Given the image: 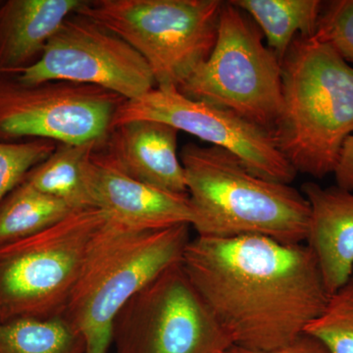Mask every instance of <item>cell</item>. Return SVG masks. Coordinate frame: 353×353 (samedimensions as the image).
<instances>
[{"instance_id": "obj_14", "label": "cell", "mask_w": 353, "mask_h": 353, "mask_svg": "<svg viewBox=\"0 0 353 353\" xmlns=\"http://www.w3.org/2000/svg\"><path fill=\"white\" fill-rule=\"evenodd\" d=\"M301 192L311 210L306 245L331 296L347 284L353 271V192L313 182L304 183Z\"/></svg>"}, {"instance_id": "obj_25", "label": "cell", "mask_w": 353, "mask_h": 353, "mask_svg": "<svg viewBox=\"0 0 353 353\" xmlns=\"http://www.w3.org/2000/svg\"><path fill=\"white\" fill-rule=\"evenodd\" d=\"M345 287L353 294V271L352 275H350V280H348L347 284L345 285Z\"/></svg>"}, {"instance_id": "obj_3", "label": "cell", "mask_w": 353, "mask_h": 353, "mask_svg": "<svg viewBox=\"0 0 353 353\" xmlns=\"http://www.w3.org/2000/svg\"><path fill=\"white\" fill-rule=\"evenodd\" d=\"M283 106L273 134L297 173L333 174L353 134V66L314 37L294 39L282 62Z\"/></svg>"}, {"instance_id": "obj_17", "label": "cell", "mask_w": 353, "mask_h": 353, "mask_svg": "<svg viewBox=\"0 0 353 353\" xmlns=\"http://www.w3.org/2000/svg\"><path fill=\"white\" fill-rule=\"evenodd\" d=\"M101 143H58L54 152L32 169L24 180L44 194L65 202L74 211L95 208L88 192L85 165Z\"/></svg>"}, {"instance_id": "obj_8", "label": "cell", "mask_w": 353, "mask_h": 353, "mask_svg": "<svg viewBox=\"0 0 353 353\" xmlns=\"http://www.w3.org/2000/svg\"><path fill=\"white\" fill-rule=\"evenodd\" d=\"M112 343L117 353H222L233 347L182 261L160 273L120 309Z\"/></svg>"}, {"instance_id": "obj_10", "label": "cell", "mask_w": 353, "mask_h": 353, "mask_svg": "<svg viewBox=\"0 0 353 353\" xmlns=\"http://www.w3.org/2000/svg\"><path fill=\"white\" fill-rule=\"evenodd\" d=\"M18 79L27 85L65 81L95 85L126 101L157 88L152 69L130 44L78 12L62 23L41 59Z\"/></svg>"}, {"instance_id": "obj_16", "label": "cell", "mask_w": 353, "mask_h": 353, "mask_svg": "<svg viewBox=\"0 0 353 353\" xmlns=\"http://www.w3.org/2000/svg\"><path fill=\"white\" fill-rule=\"evenodd\" d=\"M254 20L282 63L294 39L314 36L324 3L319 0H234Z\"/></svg>"}, {"instance_id": "obj_22", "label": "cell", "mask_w": 353, "mask_h": 353, "mask_svg": "<svg viewBox=\"0 0 353 353\" xmlns=\"http://www.w3.org/2000/svg\"><path fill=\"white\" fill-rule=\"evenodd\" d=\"M313 37L331 46L353 66V0H336L324 6Z\"/></svg>"}, {"instance_id": "obj_21", "label": "cell", "mask_w": 353, "mask_h": 353, "mask_svg": "<svg viewBox=\"0 0 353 353\" xmlns=\"http://www.w3.org/2000/svg\"><path fill=\"white\" fill-rule=\"evenodd\" d=\"M57 145L50 139L0 143V201L24 181L32 169L50 157Z\"/></svg>"}, {"instance_id": "obj_24", "label": "cell", "mask_w": 353, "mask_h": 353, "mask_svg": "<svg viewBox=\"0 0 353 353\" xmlns=\"http://www.w3.org/2000/svg\"><path fill=\"white\" fill-rule=\"evenodd\" d=\"M333 174L336 187L353 192V134L343 143Z\"/></svg>"}, {"instance_id": "obj_1", "label": "cell", "mask_w": 353, "mask_h": 353, "mask_svg": "<svg viewBox=\"0 0 353 353\" xmlns=\"http://www.w3.org/2000/svg\"><path fill=\"white\" fill-rule=\"evenodd\" d=\"M182 265L233 347L245 350L267 352L289 345L330 299L306 243L196 236Z\"/></svg>"}, {"instance_id": "obj_18", "label": "cell", "mask_w": 353, "mask_h": 353, "mask_svg": "<svg viewBox=\"0 0 353 353\" xmlns=\"http://www.w3.org/2000/svg\"><path fill=\"white\" fill-rule=\"evenodd\" d=\"M73 212L65 202L24 180L0 201V245L43 232Z\"/></svg>"}, {"instance_id": "obj_9", "label": "cell", "mask_w": 353, "mask_h": 353, "mask_svg": "<svg viewBox=\"0 0 353 353\" xmlns=\"http://www.w3.org/2000/svg\"><path fill=\"white\" fill-rule=\"evenodd\" d=\"M125 101L95 85L65 81L27 85L18 75L0 74V143H102Z\"/></svg>"}, {"instance_id": "obj_19", "label": "cell", "mask_w": 353, "mask_h": 353, "mask_svg": "<svg viewBox=\"0 0 353 353\" xmlns=\"http://www.w3.org/2000/svg\"><path fill=\"white\" fill-rule=\"evenodd\" d=\"M0 353H85L82 334L64 316L0 322Z\"/></svg>"}, {"instance_id": "obj_12", "label": "cell", "mask_w": 353, "mask_h": 353, "mask_svg": "<svg viewBox=\"0 0 353 353\" xmlns=\"http://www.w3.org/2000/svg\"><path fill=\"white\" fill-rule=\"evenodd\" d=\"M99 145L85 165V180L94 208L134 229H162L180 224L192 227L196 212L189 194L158 189L132 178L120 170Z\"/></svg>"}, {"instance_id": "obj_4", "label": "cell", "mask_w": 353, "mask_h": 353, "mask_svg": "<svg viewBox=\"0 0 353 353\" xmlns=\"http://www.w3.org/2000/svg\"><path fill=\"white\" fill-rule=\"evenodd\" d=\"M188 224L139 230L112 217L102 228L63 314L82 334L85 353H108L116 315L134 294L182 261Z\"/></svg>"}, {"instance_id": "obj_13", "label": "cell", "mask_w": 353, "mask_h": 353, "mask_svg": "<svg viewBox=\"0 0 353 353\" xmlns=\"http://www.w3.org/2000/svg\"><path fill=\"white\" fill-rule=\"evenodd\" d=\"M178 130L153 120H134L113 127L99 145L120 170L158 189L188 194L178 154Z\"/></svg>"}, {"instance_id": "obj_23", "label": "cell", "mask_w": 353, "mask_h": 353, "mask_svg": "<svg viewBox=\"0 0 353 353\" xmlns=\"http://www.w3.org/2000/svg\"><path fill=\"white\" fill-rule=\"evenodd\" d=\"M222 353H330L327 347L314 336L304 333L296 339L289 345L276 348V350H267V352H257V350H245V348L232 347L226 352Z\"/></svg>"}, {"instance_id": "obj_15", "label": "cell", "mask_w": 353, "mask_h": 353, "mask_svg": "<svg viewBox=\"0 0 353 353\" xmlns=\"http://www.w3.org/2000/svg\"><path fill=\"white\" fill-rule=\"evenodd\" d=\"M85 0H0V74L20 75Z\"/></svg>"}, {"instance_id": "obj_7", "label": "cell", "mask_w": 353, "mask_h": 353, "mask_svg": "<svg viewBox=\"0 0 353 353\" xmlns=\"http://www.w3.org/2000/svg\"><path fill=\"white\" fill-rule=\"evenodd\" d=\"M178 90L273 134L283 106L282 63L245 13L224 2L212 51Z\"/></svg>"}, {"instance_id": "obj_11", "label": "cell", "mask_w": 353, "mask_h": 353, "mask_svg": "<svg viewBox=\"0 0 353 353\" xmlns=\"http://www.w3.org/2000/svg\"><path fill=\"white\" fill-rule=\"evenodd\" d=\"M134 120L166 123L223 148L260 178L290 185L297 175L270 131L231 111L190 99L175 87H157L125 101L116 111L111 129Z\"/></svg>"}, {"instance_id": "obj_2", "label": "cell", "mask_w": 353, "mask_h": 353, "mask_svg": "<svg viewBox=\"0 0 353 353\" xmlns=\"http://www.w3.org/2000/svg\"><path fill=\"white\" fill-rule=\"evenodd\" d=\"M180 159L197 236H262L290 245L306 243L311 210L303 192L254 175L217 146L187 143Z\"/></svg>"}, {"instance_id": "obj_20", "label": "cell", "mask_w": 353, "mask_h": 353, "mask_svg": "<svg viewBox=\"0 0 353 353\" xmlns=\"http://www.w3.org/2000/svg\"><path fill=\"white\" fill-rule=\"evenodd\" d=\"M304 333L321 341L330 353H353V294L347 288L330 296Z\"/></svg>"}, {"instance_id": "obj_6", "label": "cell", "mask_w": 353, "mask_h": 353, "mask_svg": "<svg viewBox=\"0 0 353 353\" xmlns=\"http://www.w3.org/2000/svg\"><path fill=\"white\" fill-rule=\"evenodd\" d=\"M219 0H85L78 13L124 39L152 69L157 87L178 88L217 38Z\"/></svg>"}, {"instance_id": "obj_5", "label": "cell", "mask_w": 353, "mask_h": 353, "mask_svg": "<svg viewBox=\"0 0 353 353\" xmlns=\"http://www.w3.org/2000/svg\"><path fill=\"white\" fill-rule=\"evenodd\" d=\"M111 216L75 211L61 222L0 245V322L63 316L97 234Z\"/></svg>"}]
</instances>
